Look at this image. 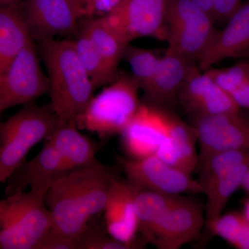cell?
Instances as JSON below:
<instances>
[{"instance_id": "cell-15", "label": "cell", "mask_w": 249, "mask_h": 249, "mask_svg": "<svg viewBox=\"0 0 249 249\" xmlns=\"http://www.w3.org/2000/svg\"><path fill=\"white\" fill-rule=\"evenodd\" d=\"M66 171L60 155L52 144L45 140L41 151L32 160L24 162L6 181V196L25 191L45 198L54 180Z\"/></svg>"}, {"instance_id": "cell-25", "label": "cell", "mask_w": 249, "mask_h": 249, "mask_svg": "<svg viewBox=\"0 0 249 249\" xmlns=\"http://www.w3.org/2000/svg\"><path fill=\"white\" fill-rule=\"evenodd\" d=\"M205 71L239 107L249 110V61L227 68H210Z\"/></svg>"}, {"instance_id": "cell-32", "label": "cell", "mask_w": 249, "mask_h": 249, "mask_svg": "<svg viewBox=\"0 0 249 249\" xmlns=\"http://www.w3.org/2000/svg\"><path fill=\"white\" fill-rule=\"evenodd\" d=\"M78 14L81 16H91L96 12L95 1L96 0H70Z\"/></svg>"}, {"instance_id": "cell-20", "label": "cell", "mask_w": 249, "mask_h": 249, "mask_svg": "<svg viewBox=\"0 0 249 249\" xmlns=\"http://www.w3.org/2000/svg\"><path fill=\"white\" fill-rule=\"evenodd\" d=\"M55 149L65 170L78 169L97 163V147L83 135L76 125L60 121L58 127L46 139Z\"/></svg>"}, {"instance_id": "cell-35", "label": "cell", "mask_w": 249, "mask_h": 249, "mask_svg": "<svg viewBox=\"0 0 249 249\" xmlns=\"http://www.w3.org/2000/svg\"><path fill=\"white\" fill-rule=\"evenodd\" d=\"M22 0H0V7L16 6Z\"/></svg>"}, {"instance_id": "cell-7", "label": "cell", "mask_w": 249, "mask_h": 249, "mask_svg": "<svg viewBox=\"0 0 249 249\" xmlns=\"http://www.w3.org/2000/svg\"><path fill=\"white\" fill-rule=\"evenodd\" d=\"M192 125L200 150L196 169L219 152H249V115L241 109L219 115L193 116Z\"/></svg>"}, {"instance_id": "cell-10", "label": "cell", "mask_w": 249, "mask_h": 249, "mask_svg": "<svg viewBox=\"0 0 249 249\" xmlns=\"http://www.w3.org/2000/svg\"><path fill=\"white\" fill-rule=\"evenodd\" d=\"M166 2L167 0H120L101 17L127 45L141 37L164 39Z\"/></svg>"}, {"instance_id": "cell-9", "label": "cell", "mask_w": 249, "mask_h": 249, "mask_svg": "<svg viewBox=\"0 0 249 249\" xmlns=\"http://www.w3.org/2000/svg\"><path fill=\"white\" fill-rule=\"evenodd\" d=\"M127 183L135 191H152L170 195L204 193L191 175L166 163L156 155L139 160L119 158Z\"/></svg>"}, {"instance_id": "cell-18", "label": "cell", "mask_w": 249, "mask_h": 249, "mask_svg": "<svg viewBox=\"0 0 249 249\" xmlns=\"http://www.w3.org/2000/svg\"><path fill=\"white\" fill-rule=\"evenodd\" d=\"M196 66L191 59L166 50L151 82L142 90L146 102L166 108L177 102L183 83Z\"/></svg>"}, {"instance_id": "cell-34", "label": "cell", "mask_w": 249, "mask_h": 249, "mask_svg": "<svg viewBox=\"0 0 249 249\" xmlns=\"http://www.w3.org/2000/svg\"><path fill=\"white\" fill-rule=\"evenodd\" d=\"M198 7L200 8L205 12L211 16L213 19V4L212 0H191Z\"/></svg>"}, {"instance_id": "cell-24", "label": "cell", "mask_w": 249, "mask_h": 249, "mask_svg": "<svg viewBox=\"0 0 249 249\" xmlns=\"http://www.w3.org/2000/svg\"><path fill=\"white\" fill-rule=\"evenodd\" d=\"M81 31L89 37L108 65L118 71V67L128 45L116 35L102 17L87 20Z\"/></svg>"}, {"instance_id": "cell-5", "label": "cell", "mask_w": 249, "mask_h": 249, "mask_svg": "<svg viewBox=\"0 0 249 249\" xmlns=\"http://www.w3.org/2000/svg\"><path fill=\"white\" fill-rule=\"evenodd\" d=\"M138 84L133 77H119L93 96L78 120V129H85L105 139L122 133L138 110Z\"/></svg>"}, {"instance_id": "cell-1", "label": "cell", "mask_w": 249, "mask_h": 249, "mask_svg": "<svg viewBox=\"0 0 249 249\" xmlns=\"http://www.w3.org/2000/svg\"><path fill=\"white\" fill-rule=\"evenodd\" d=\"M116 168L99 162L63 172L54 180L45 196L53 217V229L79 245L89 220L102 212Z\"/></svg>"}, {"instance_id": "cell-28", "label": "cell", "mask_w": 249, "mask_h": 249, "mask_svg": "<svg viewBox=\"0 0 249 249\" xmlns=\"http://www.w3.org/2000/svg\"><path fill=\"white\" fill-rule=\"evenodd\" d=\"M124 58L128 63L132 71V76L140 89H145L155 76L160 57L150 49L135 47L129 44L124 51Z\"/></svg>"}, {"instance_id": "cell-16", "label": "cell", "mask_w": 249, "mask_h": 249, "mask_svg": "<svg viewBox=\"0 0 249 249\" xmlns=\"http://www.w3.org/2000/svg\"><path fill=\"white\" fill-rule=\"evenodd\" d=\"M137 191L127 181H121L118 177L111 181L105 206V222L108 233L116 240L139 249L136 244L138 232V221L136 214L134 198Z\"/></svg>"}, {"instance_id": "cell-27", "label": "cell", "mask_w": 249, "mask_h": 249, "mask_svg": "<svg viewBox=\"0 0 249 249\" xmlns=\"http://www.w3.org/2000/svg\"><path fill=\"white\" fill-rule=\"evenodd\" d=\"M212 235L219 236L236 249H249V223L243 213L221 214L210 229V239Z\"/></svg>"}, {"instance_id": "cell-36", "label": "cell", "mask_w": 249, "mask_h": 249, "mask_svg": "<svg viewBox=\"0 0 249 249\" xmlns=\"http://www.w3.org/2000/svg\"><path fill=\"white\" fill-rule=\"evenodd\" d=\"M241 187H242L245 191L249 193V170L247 174H246L245 178H244L243 182H242Z\"/></svg>"}, {"instance_id": "cell-23", "label": "cell", "mask_w": 249, "mask_h": 249, "mask_svg": "<svg viewBox=\"0 0 249 249\" xmlns=\"http://www.w3.org/2000/svg\"><path fill=\"white\" fill-rule=\"evenodd\" d=\"M178 195L159 192L137 191L134 198L136 214L138 221V231L147 242L152 231L169 209Z\"/></svg>"}, {"instance_id": "cell-17", "label": "cell", "mask_w": 249, "mask_h": 249, "mask_svg": "<svg viewBox=\"0 0 249 249\" xmlns=\"http://www.w3.org/2000/svg\"><path fill=\"white\" fill-rule=\"evenodd\" d=\"M249 58V0L226 23L199 59V70L206 71L227 59Z\"/></svg>"}, {"instance_id": "cell-4", "label": "cell", "mask_w": 249, "mask_h": 249, "mask_svg": "<svg viewBox=\"0 0 249 249\" xmlns=\"http://www.w3.org/2000/svg\"><path fill=\"white\" fill-rule=\"evenodd\" d=\"M44 199L29 191L0 199V249H34L53 227Z\"/></svg>"}, {"instance_id": "cell-13", "label": "cell", "mask_w": 249, "mask_h": 249, "mask_svg": "<svg viewBox=\"0 0 249 249\" xmlns=\"http://www.w3.org/2000/svg\"><path fill=\"white\" fill-rule=\"evenodd\" d=\"M24 19L32 40L71 34L81 16L70 0H26Z\"/></svg>"}, {"instance_id": "cell-33", "label": "cell", "mask_w": 249, "mask_h": 249, "mask_svg": "<svg viewBox=\"0 0 249 249\" xmlns=\"http://www.w3.org/2000/svg\"><path fill=\"white\" fill-rule=\"evenodd\" d=\"M119 1L120 0H96L95 9L96 11H101L106 15L114 9Z\"/></svg>"}, {"instance_id": "cell-22", "label": "cell", "mask_w": 249, "mask_h": 249, "mask_svg": "<svg viewBox=\"0 0 249 249\" xmlns=\"http://www.w3.org/2000/svg\"><path fill=\"white\" fill-rule=\"evenodd\" d=\"M249 170V162L237 165L219 175L204 188L206 202L203 242L209 240L211 226L222 214L232 195L242 186Z\"/></svg>"}, {"instance_id": "cell-14", "label": "cell", "mask_w": 249, "mask_h": 249, "mask_svg": "<svg viewBox=\"0 0 249 249\" xmlns=\"http://www.w3.org/2000/svg\"><path fill=\"white\" fill-rule=\"evenodd\" d=\"M178 101L192 116L219 115L241 109L206 71L201 73L196 66L183 83Z\"/></svg>"}, {"instance_id": "cell-11", "label": "cell", "mask_w": 249, "mask_h": 249, "mask_svg": "<svg viewBox=\"0 0 249 249\" xmlns=\"http://www.w3.org/2000/svg\"><path fill=\"white\" fill-rule=\"evenodd\" d=\"M202 203L178 195L147 242L159 249H178L197 238L204 227Z\"/></svg>"}, {"instance_id": "cell-21", "label": "cell", "mask_w": 249, "mask_h": 249, "mask_svg": "<svg viewBox=\"0 0 249 249\" xmlns=\"http://www.w3.org/2000/svg\"><path fill=\"white\" fill-rule=\"evenodd\" d=\"M31 42L22 11L16 6L0 7V80Z\"/></svg>"}, {"instance_id": "cell-2", "label": "cell", "mask_w": 249, "mask_h": 249, "mask_svg": "<svg viewBox=\"0 0 249 249\" xmlns=\"http://www.w3.org/2000/svg\"><path fill=\"white\" fill-rule=\"evenodd\" d=\"M39 53L47 71L52 109L62 122L77 126L95 89L78 58L74 42L54 38L40 41Z\"/></svg>"}, {"instance_id": "cell-30", "label": "cell", "mask_w": 249, "mask_h": 249, "mask_svg": "<svg viewBox=\"0 0 249 249\" xmlns=\"http://www.w3.org/2000/svg\"><path fill=\"white\" fill-rule=\"evenodd\" d=\"M34 249H78V243L70 237L50 229L37 242Z\"/></svg>"}, {"instance_id": "cell-31", "label": "cell", "mask_w": 249, "mask_h": 249, "mask_svg": "<svg viewBox=\"0 0 249 249\" xmlns=\"http://www.w3.org/2000/svg\"><path fill=\"white\" fill-rule=\"evenodd\" d=\"M214 24H226L242 4V0H212Z\"/></svg>"}, {"instance_id": "cell-8", "label": "cell", "mask_w": 249, "mask_h": 249, "mask_svg": "<svg viewBox=\"0 0 249 249\" xmlns=\"http://www.w3.org/2000/svg\"><path fill=\"white\" fill-rule=\"evenodd\" d=\"M49 80L42 71L31 42L15 58L0 80V116L18 106L34 102L49 93Z\"/></svg>"}, {"instance_id": "cell-19", "label": "cell", "mask_w": 249, "mask_h": 249, "mask_svg": "<svg viewBox=\"0 0 249 249\" xmlns=\"http://www.w3.org/2000/svg\"><path fill=\"white\" fill-rule=\"evenodd\" d=\"M197 134L193 126L183 122L168 110V136L156 155L166 163L192 175L197 168Z\"/></svg>"}, {"instance_id": "cell-12", "label": "cell", "mask_w": 249, "mask_h": 249, "mask_svg": "<svg viewBox=\"0 0 249 249\" xmlns=\"http://www.w3.org/2000/svg\"><path fill=\"white\" fill-rule=\"evenodd\" d=\"M166 107L141 103L138 110L121 136L123 147L131 160L156 155L168 136Z\"/></svg>"}, {"instance_id": "cell-3", "label": "cell", "mask_w": 249, "mask_h": 249, "mask_svg": "<svg viewBox=\"0 0 249 249\" xmlns=\"http://www.w3.org/2000/svg\"><path fill=\"white\" fill-rule=\"evenodd\" d=\"M60 123L52 108L34 102L22 106L16 114L0 123V182L6 183L31 149L48 138Z\"/></svg>"}, {"instance_id": "cell-6", "label": "cell", "mask_w": 249, "mask_h": 249, "mask_svg": "<svg viewBox=\"0 0 249 249\" xmlns=\"http://www.w3.org/2000/svg\"><path fill=\"white\" fill-rule=\"evenodd\" d=\"M217 31L213 18L191 0H167L164 17L166 50L199 61Z\"/></svg>"}, {"instance_id": "cell-26", "label": "cell", "mask_w": 249, "mask_h": 249, "mask_svg": "<svg viewBox=\"0 0 249 249\" xmlns=\"http://www.w3.org/2000/svg\"><path fill=\"white\" fill-rule=\"evenodd\" d=\"M73 42L78 58L94 89L111 84L119 78L118 71L108 65L89 37L84 33L81 31L78 38Z\"/></svg>"}, {"instance_id": "cell-37", "label": "cell", "mask_w": 249, "mask_h": 249, "mask_svg": "<svg viewBox=\"0 0 249 249\" xmlns=\"http://www.w3.org/2000/svg\"><path fill=\"white\" fill-rule=\"evenodd\" d=\"M243 214L249 223V199L245 202Z\"/></svg>"}, {"instance_id": "cell-29", "label": "cell", "mask_w": 249, "mask_h": 249, "mask_svg": "<svg viewBox=\"0 0 249 249\" xmlns=\"http://www.w3.org/2000/svg\"><path fill=\"white\" fill-rule=\"evenodd\" d=\"M129 246L111 237L107 230L89 225L78 245V249H129Z\"/></svg>"}]
</instances>
